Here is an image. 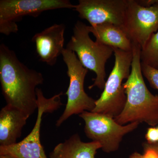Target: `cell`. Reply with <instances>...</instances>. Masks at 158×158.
<instances>
[{"label": "cell", "mask_w": 158, "mask_h": 158, "mask_svg": "<svg viewBox=\"0 0 158 158\" xmlns=\"http://www.w3.org/2000/svg\"><path fill=\"white\" fill-rule=\"evenodd\" d=\"M131 73L123 84L127 96L123 110L114 118L118 124L145 123L153 127L158 125V95H154L145 85L141 70V48L132 43Z\"/></svg>", "instance_id": "7a4b0ae2"}, {"label": "cell", "mask_w": 158, "mask_h": 158, "mask_svg": "<svg viewBox=\"0 0 158 158\" xmlns=\"http://www.w3.org/2000/svg\"><path fill=\"white\" fill-rule=\"evenodd\" d=\"M44 81L41 73L26 66L6 44L0 45V82L7 105L30 117L37 109V86Z\"/></svg>", "instance_id": "6da1fadb"}, {"label": "cell", "mask_w": 158, "mask_h": 158, "mask_svg": "<svg viewBox=\"0 0 158 158\" xmlns=\"http://www.w3.org/2000/svg\"><path fill=\"white\" fill-rule=\"evenodd\" d=\"M141 62L158 69V31L150 38L141 50Z\"/></svg>", "instance_id": "9a60e30c"}, {"label": "cell", "mask_w": 158, "mask_h": 158, "mask_svg": "<svg viewBox=\"0 0 158 158\" xmlns=\"http://www.w3.org/2000/svg\"><path fill=\"white\" fill-rule=\"evenodd\" d=\"M142 74L149 82L151 87L158 90V69L141 62Z\"/></svg>", "instance_id": "2e32d148"}, {"label": "cell", "mask_w": 158, "mask_h": 158, "mask_svg": "<svg viewBox=\"0 0 158 158\" xmlns=\"http://www.w3.org/2000/svg\"><path fill=\"white\" fill-rule=\"evenodd\" d=\"M122 28L132 42L144 48L158 29V0L150 7L141 6L137 0H127Z\"/></svg>", "instance_id": "9c48e42d"}, {"label": "cell", "mask_w": 158, "mask_h": 158, "mask_svg": "<svg viewBox=\"0 0 158 158\" xmlns=\"http://www.w3.org/2000/svg\"><path fill=\"white\" fill-rule=\"evenodd\" d=\"M157 0H137L139 5L144 7H150L156 2Z\"/></svg>", "instance_id": "ffe728a7"}, {"label": "cell", "mask_w": 158, "mask_h": 158, "mask_svg": "<svg viewBox=\"0 0 158 158\" xmlns=\"http://www.w3.org/2000/svg\"><path fill=\"white\" fill-rule=\"evenodd\" d=\"M89 28L96 41L113 48L127 52L132 51V42L121 27L106 23L89 26Z\"/></svg>", "instance_id": "5bb4252c"}, {"label": "cell", "mask_w": 158, "mask_h": 158, "mask_svg": "<svg viewBox=\"0 0 158 158\" xmlns=\"http://www.w3.org/2000/svg\"><path fill=\"white\" fill-rule=\"evenodd\" d=\"M89 26L81 21L76 23L73 35L67 44L66 48L74 52L83 66L96 74V77L88 89L97 87L103 90L106 84V64L114 53L113 48L104 45L90 37Z\"/></svg>", "instance_id": "3957f363"}, {"label": "cell", "mask_w": 158, "mask_h": 158, "mask_svg": "<svg viewBox=\"0 0 158 158\" xmlns=\"http://www.w3.org/2000/svg\"><path fill=\"white\" fill-rule=\"evenodd\" d=\"M62 55L67 66L69 83L65 93L67 102L65 110L56 123L58 127L73 115H80L85 111L92 112L96 102L88 96L84 88L88 69L83 66L74 52L64 48Z\"/></svg>", "instance_id": "5b68a950"}, {"label": "cell", "mask_w": 158, "mask_h": 158, "mask_svg": "<svg viewBox=\"0 0 158 158\" xmlns=\"http://www.w3.org/2000/svg\"><path fill=\"white\" fill-rule=\"evenodd\" d=\"M0 158H15L12 156L8 155H0Z\"/></svg>", "instance_id": "44dd1931"}, {"label": "cell", "mask_w": 158, "mask_h": 158, "mask_svg": "<svg viewBox=\"0 0 158 158\" xmlns=\"http://www.w3.org/2000/svg\"><path fill=\"white\" fill-rule=\"evenodd\" d=\"M79 116L85 121L86 136L99 143L103 151L108 153L118 150L123 137L135 130L140 124L134 122L122 125L110 116L88 111Z\"/></svg>", "instance_id": "8992f818"}, {"label": "cell", "mask_w": 158, "mask_h": 158, "mask_svg": "<svg viewBox=\"0 0 158 158\" xmlns=\"http://www.w3.org/2000/svg\"><path fill=\"white\" fill-rule=\"evenodd\" d=\"M146 142L149 144L158 142V125L157 127H151L148 129L145 135Z\"/></svg>", "instance_id": "e0dca14e"}, {"label": "cell", "mask_w": 158, "mask_h": 158, "mask_svg": "<svg viewBox=\"0 0 158 158\" xmlns=\"http://www.w3.org/2000/svg\"><path fill=\"white\" fill-rule=\"evenodd\" d=\"M64 24H54L33 36L32 41L35 44L40 60L53 66L64 49Z\"/></svg>", "instance_id": "8fae6325"}, {"label": "cell", "mask_w": 158, "mask_h": 158, "mask_svg": "<svg viewBox=\"0 0 158 158\" xmlns=\"http://www.w3.org/2000/svg\"><path fill=\"white\" fill-rule=\"evenodd\" d=\"M37 116L31 132L19 142L8 146H0V155H8L15 158H48L40 139L42 116L45 113H52L60 107L62 103L61 92L50 98H46L42 90L37 88Z\"/></svg>", "instance_id": "52a82bcc"}, {"label": "cell", "mask_w": 158, "mask_h": 158, "mask_svg": "<svg viewBox=\"0 0 158 158\" xmlns=\"http://www.w3.org/2000/svg\"><path fill=\"white\" fill-rule=\"evenodd\" d=\"M127 0H79L74 10L90 26L112 23L122 28Z\"/></svg>", "instance_id": "30bf717a"}, {"label": "cell", "mask_w": 158, "mask_h": 158, "mask_svg": "<svg viewBox=\"0 0 158 158\" xmlns=\"http://www.w3.org/2000/svg\"><path fill=\"white\" fill-rule=\"evenodd\" d=\"M101 145L97 142L82 141L77 134L59 143L50 153V158H95Z\"/></svg>", "instance_id": "4fadbf2b"}, {"label": "cell", "mask_w": 158, "mask_h": 158, "mask_svg": "<svg viewBox=\"0 0 158 158\" xmlns=\"http://www.w3.org/2000/svg\"><path fill=\"white\" fill-rule=\"evenodd\" d=\"M142 146L144 149H150L155 152L158 157V142L154 144H149L147 142H144Z\"/></svg>", "instance_id": "d6986e66"}, {"label": "cell", "mask_w": 158, "mask_h": 158, "mask_svg": "<svg viewBox=\"0 0 158 158\" xmlns=\"http://www.w3.org/2000/svg\"><path fill=\"white\" fill-rule=\"evenodd\" d=\"M28 116L18 108L6 105L0 111V146L17 143Z\"/></svg>", "instance_id": "7c38bea8"}, {"label": "cell", "mask_w": 158, "mask_h": 158, "mask_svg": "<svg viewBox=\"0 0 158 158\" xmlns=\"http://www.w3.org/2000/svg\"><path fill=\"white\" fill-rule=\"evenodd\" d=\"M75 7L69 0H1L0 33L6 35L17 33L16 22L23 16L36 17L44 11Z\"/></svg>", "instance_id": "ba28073f"}, {"label": "cell", "mask_w": 158, "mask_h": 158, "mask_svg": "<svg viewBox=\"0 0 158 158\" xmlns=\"http://www.w3.org/2000/svg\"><path fill=\"white\" fill-rule=\"evenodd\" d=\"M144 154H141L140 153L135 152L133 153L130 156L129 158H158L157 155L152 150L145 149Z\"/></svg>", "instance_id": "ac0fdd59"}, {"label": "cell", "mask_w": 158, "mask_h": 158, "mask_svg": "<svg viewBox=\"0 0 158 158\" xmlns=\"http://www.w3.org/2000/svg\"><path fill=\"white\" fill-rule=\"evenodd\" d=\"M115 62L106 81L101 95L95 102L92 112L104 114L115 118L124 109L127 101L123 81L131 73L132 61V51L127 52L113 48Z\"/></svg>", "instance_id": "277c9868"}]
</instances>
